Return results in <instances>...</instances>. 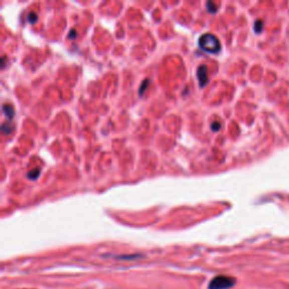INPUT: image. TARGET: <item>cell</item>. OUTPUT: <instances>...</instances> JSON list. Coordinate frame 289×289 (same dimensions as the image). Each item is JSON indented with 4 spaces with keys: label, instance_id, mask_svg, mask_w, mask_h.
Listing matches in <instances>:
<instances>
[{
    "label": "cell",
    "instance_id": "1",
    "mask_svg": "<svg viewBox=\"0 0 289 289\" xmlns=\"http://www.w3.org/2000/svg\"><path fill=\"white\" fill-rule=\"evenodd\" d=\"M199 47L205 52L217 54L220 51V41L219 39L211 33H206L200 36L198 41Z\"/></svg>",
    "mask_w": 289,
    "mask_h": 289
},
{
    "label": "cell",
    "instance_id": "2",
    "mask_svg": "<svg viewBox=\"0 0 289 289\" xmlns=\"http://www.w3.org/2000/svg\"><path fill=\"white\" fill-rule=\"evenodd\" d=\"M235 282H236V279L235 278L229 277V275L219 274L211 279L208 289H229L234 287Z\"/></svg>",
    "mask_w": 289,
    "mask_h": 289
},
{
    "label": "cell",
    "instance_id": "3",
    "mask_svg": "<svg viewBox=\"0 0 289 289\" xmlns=\"http://www.w3.org/2000/svg\"><path fill=\"white\" fill-rule=\"evenodd\" d=\"M197 76H198L199 84H200L201 87H205L208 83V69L205 65H202L198 68Z\"/></svg>",
    "mask_w": 289,
    "mask_h": 289
},
{
    "label": "cell",
    "instance_id": "4",
    "mask_svg": "<svg viewBox=\"0 0 289 289\" xmlns=\"http://www.w3.org/2000/svg\"><path fill=\"white\" fill-rule=\"evenodd\" d=\"M3 111L5 113V115H6L8 119H12V117L14 116V114H15V111H14L13 106L8 105V104H5V105L3 106Z\"/></svg>",
    "mask_w": 289,
    "mask_h": 289
},
{
    "label": "cell",
    "instance_id": "5",
    "mask_svg": "<svg viewBox=\"0 0 289 289\" xmlns=\"http://www.w3.org/2000/svg\"><path fill=\"white\" fill-rule=\"evenodd\" d=\"M206 7H207V11L209 12V13H216L217 12V5L215 3H212V2H208L207 5H206Z\"/></svg>",
    "mask_w": 289,
    "mask_h": 289
},
{
    "label": "cell",
    "instance_id": "6",
    "mask_svg": "<svg viewBox=\"0 0 289 289\" xmlns=\"http://www.w3.org/2000/svg\"><path fill=\"white\" fill-rule=\"evenodd\" d=\"M39 175H40V169H34V170H32L29 173V179L30 180H35V179L39 178Z\"/></svg>",
    "mask_w": 289,
    "mask_h": 289
},
{
    "label": "cell",
    "instance_id": "7",
    "mask_svg": "<svg viewBox=\"0 0 289 289\" xmlns=\"http://www.w3.org/2000/svg\"><path fill=\"white\" fill-rule=\"evenodd\" d=\"M27 21H29L31 24H33V23H35L36 21H38V15H36L35 13L31 12L29 15H27Z\"/></svg>",
    "mask_w": 289,
    "mask_h": 289
},
{
    "label": "cell",
    "instance_id": "8",
    "mask_svg": "<svg viewBox=\"0 0 289 289\" xmlns=\"http://www.w3.org/2000/svg\"><path fill=\"white\" fill-rule=\"evenodd\" d=\"M211 129L214 131H218L220 129V123L219 122H214V123L211 124Z\"/></svg>",
    "mask_w": 289,
    "mask_h": 289
},
{
    "label": "cell",
    "instance_id": "9",
    "mask_svg": "<svg viewBox=\"0 0 289 289\" xmlns=\"http://www.w3.org/2000/svg\"><path fill=\"white\" fill-rule=\"evenodd\" d=\"M75 34H76V31H75V30L71 31L70 33H69V38H74V36H72V35H75Z\"/></svg>",
    "mask_w": 289,
    "mask_h": 289
}]
</instances>
